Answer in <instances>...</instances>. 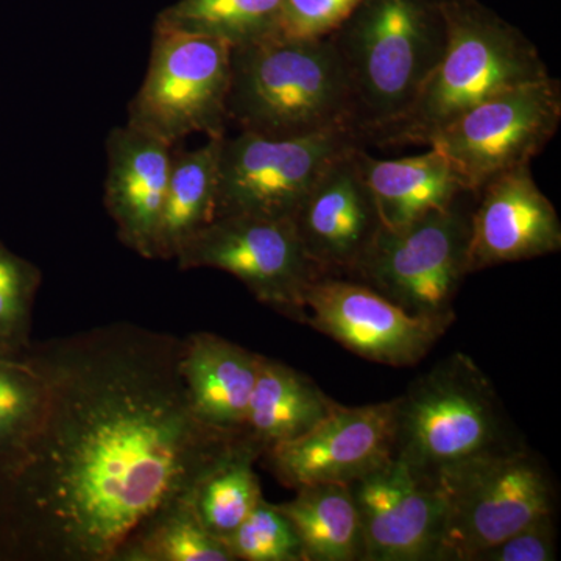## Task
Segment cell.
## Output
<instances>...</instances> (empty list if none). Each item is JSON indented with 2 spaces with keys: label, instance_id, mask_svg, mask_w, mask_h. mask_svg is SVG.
I'll return each instance as SVG.
<instances>
[{
  "label": "cell",
  "instance_id": "obj_10",
  "mask_svg": "<svg viewBox=\"0 0 561 561\" xmlns=\"http://www.w3.org/2000/svg\"><path fill=\"white\" fill-rule=\"evenodd\" d=\"M561 121V84L548 76L502 91L461 114L432 136L465 186L483 184L512 169L530 165L556 136Z\"/></svg>",
  "mask_w": 561,
  "mask_h": 561
},
{
  "label": "cell",
  "instance_id": "obj_14",
  "mask_svg": "<svg viewBox=\"0 0 561 561\" xmlns=\"http://www.w3.org/2000/svg\"><path fill=\"white\" fill-rule=\"evenodd\" d=\"M359 512L364 561H434L443 500L432 479L393 457L351 483Z\"/></svg>",
  "mask_w": 561,
  "mask_h": 561
},
{
  "label": "cell",
  "instance_id": "obj_30",
  "mask_svg": "<svg viewBox=\"0 0 561 561\" xmlns=\"http://www.w3.org/2000/svg\"><path fill=\"white\" fill-rule=\"evenodd\" d=\"M557 559V530L553 515L541 516L497 545L476 557L474 561H553Z\"/></svg>",
  "mask_w": 561,
  "mask_h": 561
},
{
  "label": "cell",
  "instance_id": "obj_22",
  "mask_svg": "<svg viewBox=\"0 0 561 561\" xmlns=\"http://www.w3.org/2000/svg\"><path fill=\"white\" fill-rule=\"evenodd\" d=\"M276 504L300 538L305 561L364 560L359 512L350 485L321 483L295 490Z\"/></svg>",
  "mask_w": 561,
  "mask_h": 561
},
{
  "label": "cell",
  "instance_id": "obj_15",
  "mask_svg": "<svg viewBox=\"0 0 561 561\" xmlns=\"http://www.w3.org/2000/svg\"><path fill=\"white\" fill-rule=\"evenodd\" d=\"M359 146L324 169L291 216L302 250L321 276L348 278L382 227L354 157Z\"/></svg>",
  "mask_w": 561,
  "mask_h": 561
},
{
  "label": "cell",
  "instance_id": "obj_4",
  "mask_svg": "<svg viewBox=\"0 0 561 561\" xmlns=\"http://www.w3.org/2000/svg\"><path fill=\"white\" fill-rule=\"evenodd\" d=\"M227 108L239 130L267 138L351 130L348 90L328 36L271 38L231 49Z\"/></svg>",
  "mask_w": 561,
  "mask_h": 561
},
{
  "label": "cell",
  "instance_id": "obj_28",
  "mask_svg": "<svg viewBox=\"0 0 561 561\" xmlns=\"http://www.w3.org/2000/svg\"><path fill=\"white\" fill-rule=\"evenodd\" d=\"M39 398L38 375L25 357H0V454L27 431Z\"/></svg>",
  "mask_w": 561,
  "mask_h": 561
},
{
  "label": "cell",
  "instance_id": "obj_12",
  "mask_svg": "<svg viewBox=\"0 0 561 561\" xmlns=\"http://www.w3.org/2000/svg\"><path fill=\"white\" fill-rule=\"evenodd\" d=\"M302 302L301 323L351 353L389 367L419 364L456 321V312L412 316L359 280L339 276L312 280Z\"/></svg>",
  "mask_w": 561,
  "mask_h": 561
},
{
  "label": "cell",
  "instance_id": "obj_5",
  "mask_svg": "<svg viewBox=\"0 0 561 561\" xmlns=\"http://www.w3.org/2000/svg\"><path fill=\"white\" fill-rule=\"evenodd\" d=\"M394 401V457L432 481L448 468L515 445L493 383L467 354L438 362Z\"/></svg>",
  "mask_w": 561,
  "mask_h": 561
},
{
  "label": "cell",
  "instance_id": "obj_23",
  "mask_svg": "<svg viewBox=\"0 0 561 561\" xmlns=\"http://www.w3.org/2000/svg\"><path fill=\"white\" fill-rule=\"evenodd\" d=\"M262 449L245 434L195 483L190 500L205 529L221 541L238 529L262 497L254 463Z\"/></svg>",
  "mask_w": 561,
  "mask_h": 561
},
{
  "label": "cell",
  "instance_id": "obj_17",
  "mask_svg": "<svg viewBox=\"0 0 561 561\" xmlns=\"http://www.w3.org/2000/svg\"><path fill=\"white\" fill-rule=\"evenodd\" d=\"M175 147L125 124L106 139L105 206L122 243L157 260V238Z\"/></svg>",
  "mask_w": 561,
  "mask_h": 561
},
{
  "label": "cell",
  "instance_id": "obj_24",
  "mask_svg": "<svg viewBox=\"0 0 561 561\" xmlns=\"http://www.w3.org/2000/svg\"><path fill=\"white\" fill-rule=\"evenodd\" d=\"M283 0H179L158 14L154 27L209 36L231 49L271 39Z\"/></svg>",
  "mask_w": 561,
  "mask_h": 561
},
{
  "label": "cell",
  "instance_id": "obj_13",
  "mask_svg": "<svg viewBox=\"0 0 561 561\" xmlns=\"http://www.w3.org/2000/svg\"><path fill=\"white\" fill-rule=\"evenodd\" d=\"M397 401L335 404L311 431L262 453L276 481L291 490L321 483L351 485L394 457Z\"/></svg>",
  "mask_w": 561,
  "mask_h": 561
},
{
  "label": "cell",
  "instance_id": "obj_20",
  "mask_svg": "<svg viewBox=\"0 0 561 561\" xmlns=\"http://www.w3.org/2000/svg\"><path fill=\"white\" fill-rule=\"evenodd\" d=\"M335 404L308 376L261 356L243 434L264 453L311 431Z\"/></svg>",
  "mask_w": 561,
  "mask_h": 561
},
{
  "label": "cell",
  "instance_id": "obj_6",
  "mask_svg": "<svg viewBox=\"0 0 561 561\" xmlns=\"http://www.w3.org/2000/svg\"><path fill=\"white\" fill-rule=\"evenodd\" d=\"M443 500L437 561H474L541 516L556 513V489L540 460L513 445L434 478Z\"/></svg>",
  "mask_w": 561,
  "mask_h": 561
},
{
  "label": "cell",
  "instance_id": "obj_18",
  "mask_svg": "<svg viewBox=\"0 0 561 561\" xmlns=\"http://www.w3.org/2000/svg\"><path fill=\"white\" fill-rule=\"evenodd\" d=\"M260 364L261 354L220 335H186L180 370L195 416L221 434H243Z\"/></svg>",
  "mask_w": 561,
  "mask_h": 561
},
{
  "label": "cell",
  "instance_id": "obj_29",
  "mask_svg": "<svg viewBox=\"0 0 561 561\" xmlns=\"http://www.w3.org/2000/svg\"><path fill=\"white\" fill-rule=\"evenodd\" d=\"M365 0H283L273 38H323L348 20Z\"/></svg>",
  "mask_w": 561,
  "mask_h": 561
},
{
  "label": "cell",
  "instance_id": "obj_25",
  "mask_svg": "<svg viewBox=\"0 0 561 561\" xmlns=\"http://www.w3.org/2000/svg\"><path fill=\"white\" fill-rule=\"evenodd\" d=\"M119 561H236L227 542L205 529L190 497L158 513Z\"/></svg>",
  "mask_w": 561,
  "mask_h": 561
},
{
  "label": "cell",
  "instance_id": "obj_16",
  "mask_svg": "<svg viewBox=\"0 0 561 561\" xmlns=\"http://www.w3.org/2000/svg\"><path fill=\"white\" fill-rule=\"evenodd\" d=\"M561 224L530 165L501 173L476 192L470 219V273L559 253Z\"/></svg>",
  "mask_w": 561,
  "mask_h": 561
},
{
  "label": "cell",
  "instance_id": "obj_1",
  "mask_svg": "<svg viewBox=\"0 0 561 561\" xmlns=\"http://www.w3.org/2000/svg\"><path fill=\"white\" fill-rule=\"evenodd\" d=\"M181 346L171 332L117 321L22 354L41 398L27 431L0 454L3 556L119 561L242 437L195 416Z\"/></svg>",
  "mask_w": 561,
  "mask_h": 561
},
{
  "label": "cell",
  "instance_id": "obj_2",
  "mask_svg": "<svg viewBox=\"0 0 561 561\" xmlns=\"http://www.w3.org/2000/svg\"><path fill=\"white\" fill-rule=\"evenodd\" d=\"M328 39L345 77L351 130L367 146L411 110L445 51L446 22L430 0H365Z\"/></svg>",
  "mask_w": 561,
  "mask_h": 561
},
{
  "label": "cell",
  "instance_id": "obj_9",
  "mask_svg": "<svg viewBox=\"0 0 561 561\" xmlns=\"http://www.w3.org/2000/svg\"><path fill=\"white\" fill-rule=\"evenodd\" d=\"M350 128H328L295 138L254 133L221 139L217 217L291 219L324 169L354 146ZM365 147V146H364Z\"/></svg>",
  "mask_w": 561,
  "mask_h": 561
},
{
  "label": "cell",
  "instance_id": "obj_8",
  "mask_svg": "<svg viewBox=\"0 0 561 561\" xmlns=\"http://www.w3.org/2000/svg\"><path fill=\"white\" fill-rule=\"evenodd\" d=\"M230 81L227 43L154 27L149 69L128 106L127 124L172 147L192 135L224 138Z\"/></svg>",
  "mask_w": 561,
  "mask_h": 561
},
{
  "label": "cell",
  "instance_id": "obj_27",
  "mask_svg": "<svg viewBox=\"0 0 561 561\" xmlns=\"http://www.w3.org/2000/svg\"><path fill=\"white\" fill-rule=\"evenodd\" d=\"M225 542L236 561H305L294 526L264 496Z\"/></svg>",
  "mask_w": 561,
  "mask_h": 561
},
{
  "label": "cell",
  "instance_id": "obj_11",
  "mask_svg": "<svg viewBox=\"0 0 561 561\" xmlns=\"http://www.w3.org/2000/svg\"><path fill=\"white\" fill-rule=\"evenodd\" d=\"M181 271L230 273L250 294L287 319L302 321L305 291L321 278L291 219L225 216L210 221L176 254Z\"/></svg>",
  "mask_w": 561,
  "mask_h": 561
},
{
  "label": "cell",
  "instance_id": "obj_3",
  "mask_svg": "<svg viewBox=\"0 0 561 561\" xmlns=\"http://www.w3.org/2000/svg\"><path fill=\"white\" fill-rule=\"evenodd\" d=\"M446 46L411 110L368 144L427 146L435 133L502 91L549 76L540 51L518 28L474 0L440 2Z\"/></svg>",
  "mask_w": 561,
  "mask_h": 561
},
{
  "label": "cell",
  "instance_id": "obj_19",
  "mask_svg": "<svg viewBox=\"0 0 561 561\" xmlns=\"http://www.w3.org/2000/svg\"><path fill=\"white\" fill-rule=\"evenodd\" d=\"M354 157L387 228L405 227L435 210L449 208L470 192L448 158L434 147L415 157L379 160L359 146Z\"/></svg>",
  "mask_w": 561,
  "mask_h": 561
},
{
  "label": "cell",
  "instance_id": "obj_21",
  "mask_svg": "<svg viewBox=\"0 0 561 561\" xmlns=\"http://www.w3.org/2000/svg\"><path fill=\"white\" fill-rule=\"evenodd\" d=\"M225 138V136H224ZM173 151L171 176L157 238V260H175L183 247L216 219L221 139Z\"/></svg>",
  "mask_w": 561,
  "mask_h": 561
},
{
  "label": "cell",
  "instance_id": "obj_7",
  "mask_svg": "<svg viewBox=\"0 0 561 561\" xmlns=\"http://www.w3.org/2000/svg\"><path fill=\"white\" fill-rule=\"evenodd\" d=\"M474 201L470 191L449 208L405 227L382 225L348 278L412 316L454 313V298L470 275L468 245Z\"/></svg>",
  "mask_w": 561,
  "mask_h": 561
},
{
  "label": "cell",
  "instance_id": "obj_26",
  "mask_svg": "<svg viewBox=\"0 0 561 561\" xmlns=\"http://www.w3.org/2000/svg\"><path fill=\"white\" fill-rule=\"evenodd\" d=\"M39 286V268L0 243V357H20L31 346Z\"/></svg>",
  "mask_w": 561,
  "mask_h": 561
}]
</instances>
